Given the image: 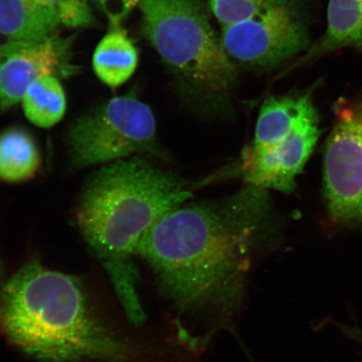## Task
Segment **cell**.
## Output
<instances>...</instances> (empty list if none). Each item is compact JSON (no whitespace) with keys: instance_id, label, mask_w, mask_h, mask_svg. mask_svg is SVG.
Returning <instances> with one entry per match:
<instances>
[{"instance_id":"obj_15","label":"cell","mask_w":362,"mask_h":362,"mask_svg":"<svg viewBox=\"0 0 362 362\" xmlns=\"http://www.w3.org/2000/svg\"><path fill=\"white\" fill-rule=\"evenodd\" d=\"M266 0H206V6L223 27L250 17Z\"/></svg>"},{"instance_id":"obj_18","label":"cell","mask_w":362,"mask_h":362,"mask_svg":"<svg viewBox=\"0 0 362 362\" xmlns=\"http://www.w3.org/2000/svg\"><path fill=\"white\" fill-rule=\"evenodd\" d=\"M334 325H337V327L344 337L362 346V329L359 327H357V325H347L337 322H334Z\"/></svg>"},{"instance_id":"obj_17","label":"cell","mask_w":362,"mask_h":362,"mask_svg":"<svg viewBox=\"0 0 362 362\" xmlns=\"http://www.w3.org/2000/svg\"><path fill=\"white\" fill-rule=\"evenodd\" d=\"M142 0H94L97 6L105 13L110 25H121L134 7Z\"/></svg>"},{"instance_id":"obj_12","label":"cell","mask_w":362,"mask_h":362,"mask_svg":"<svg viewBox=\"0 0 362 362\" xmlns=\"http://www.w3.org/2000/svg\"><path fill=\"white\" fill-rule=\"evenodd\" d=\"M139 53L122 25H112L99 42L93 57L95 74L111 88L123 85L133 76Z\"/></svg>"},{"instance_id":"obj_14","label":"cell","mask_w":362,"mask_h":362,"mask_svg":"<svg viewBox=\"0 0 362 362\" xmlns=\"http://www.w3.org/2000/svg\"><path fill=\"white\" fill-rule=\"evenodd\" d=\"M21 102L27 119L43 129L59 123L66 110L64 89L55 76H44L35 81L27 88Z\"/></svg>"},{"instance_id":"obj_5","label":"cell","mask_w":362,"mask_h":362,"mask_svg":"<svg viewBox=\"0 0 362 362\" xmlns=\"http://www.w3.org/2000/svg\"><path fill=\"white\" fill-rule=\"evenodd\" d=\"M316 88L269 96L262 104L255 139L242 152L240 170L247 185L286 194L296 189L320 134Z\"/></svg>"},{"instance_id":"obj_6","label":"cell","mask_w":362,"mask_h":362,"mask_svg":"<svg viewBox=\"0 0 362 362\" xmlns=\"http://www.w3.org/2000/svg\"><path fill=\"white\" fill-rule=\"evenodd\" d=\"M68 151L76 168L162 155L156 123L146 103L134 95L111 99L75 122L67 135Z\"/></svg>"},{"instance_id":"obj_11","label":"cell","mask_w":362,"mask_h":362,"mask_svg":"<svg viewBox=\"0 0 362 362\" xmlns=\"http://www.w3.org/2000/svg\"><path fill=\"white\" fill-rule=\"evenodd\" d=\"M60 23L48 0H0V33L11 40L47 38Z\"/></svg>"},{"instance_id":"obj_4","label":"cell","mask_w":362,"mask_h":362,"mask_svg":"<svg viewBox=\"0 0 362 362\" xmlns=\"http://www.w3.org/2000/svg\"><path fill=\"white\" fill-rule=\"evenodd\" d=\"M142 33L175 76L181 98L206 117L226 115L237 71L201 0H142Z\"/></svg>"},{"instance_id":"obj_7","label":"cell","mask_w":362,"mask_h":362,"mask_svg":"<svg viewBox=\"0 0 362 362\" xmlns=\"http://www.w3.org/2000/svg\"><path fill=\"white\" fill-rule=\"evenodd\" d=\"M220 38L233 61L266 68L282 64L311 45L302 0H266L250 17L223 27Z\"/></svg>"},{"instance_id":"obj_9","label":"cell","mask_w":362,"mask_h":362,"mask_svg":"<svg viewBox=\"0 0 362 362\" xmlns=\"http://www.w3.org/2000/svg\"><path fill=\"white\" fill-rule=\"evenodd\" d=\"M74 37L52 35L38 40H10L0 45V110L6 112L21 101L27 88L44 76L69 78Z\"/></svg>"},{"instance_id":"obj_2","label":"cell","mask_w":362,"mask_h":362,"mask_svg":"<svg viewBox=\"0 0 362 362\" xmlns=\"http://www.w3.org/2000/svg\"><path fill=\"white\" fill-rule=\"evenodd\" d=\"M0 336L40 362H176L182 336L164 341L124 327L78 277L31 260L0 273Z\"/></svg>"},{"instance_id":"obj_8","label":"cell","mask_w":362,"mask_h":362,"mask_svg":"<svg viewBox=\"0 0 362 362\" xmlns=\"http://www.w3.org/2000/svg\"><path fill=\"white\" fill-rule=\"evenodd\" d=\"M324 158V192L330 216L362 224V100L342 103Z\"/></svg>"},{"instance_id":"obj_16","label":"cell","mask_w":362,"mask_h":362,"mask_svg":"<svg viewBox=\"0 0 362 362\" xmlns=\"http://www.w3.org/2000/svg\"><path fill=\"white\" fill-rule=\"evenodd\" d=\"M48 2L63 25L76 28L94 24L89 0H48Z\"/></svg>"},{"instance_id":"obj_3","label":"cell","mask_w":362,"mask_h":362,"mask_svg":"<svg viewBox=\"0 0 362 362\" xmlns=\"http://www.w3.org/2000/svg\"><path fill=\"white\" fill-rule=\"evenodd\" d=\"M192 197L187 182L141 156L104 167L81 192L76 225L110 276L131 323L138 327L147 318L134 262L139 243L161 216Z\"/></svg>"},{"instance_id":"obj_1","label":"cell","mask_w":362,"mask_h":362,"mask_svg":"<svg viewBox=\"0 0 362 362\" xmlns=\"http://www.w3.org/2000/svg\"><path fill=\"white\" fill-rule=\"evenodd\" d=\"M268 189L247 185L215 201L167 212L143 235L136 255L153 271L162 296L180 315L235 329L253 264L278 242Z\"/></svg>"},{"instance_id":"obj_10","label":"cell","mask_w":362,"mask_h":362,"mask_svg":"<svg viewBox=\"0 0 362 362\" xmlns=\"http://www.w3.org/2000/svg\"><path fill=\"white\" fill-rule=\"evenodd\" d=\"M346 47L362 51V0H329L324 34L283 74Z\"/></svg>"},{"instance_id":"obj_13","label":"cell","mask_w":362,"mask_h":362,"mask_svg":"<svg viewBox=\"0 0 362 362\" xmlns=\"http://www.w3.org/2000/svg\"><path fill=\"white\" fill-rule=\"evenodd\" d=\"M42 158L33 136L20 128L0 134V180L21 183L33 179Z\"/></svg>"}]
</instances>
